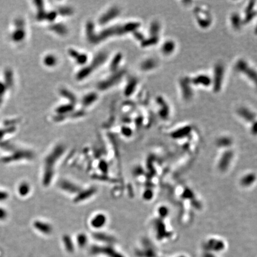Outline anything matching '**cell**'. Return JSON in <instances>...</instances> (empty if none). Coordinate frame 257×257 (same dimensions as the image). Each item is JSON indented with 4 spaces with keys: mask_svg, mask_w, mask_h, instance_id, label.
Wrapping results in <instances>:
<instances>
[{
    "mask_svg": "<svg viewBox=\"0 0 257 257\" xmlns=\"http://www.w3.org/2000/svg\"><path fill=\"white\" fill-rule=\"evenodd\" d=\"M236 73L243 76L251 84L256 86L257 73L256 69L245 58H239L236 60L233 66Z\"/></svg>",
    "mask_w": 257,
    "mask_h": 257,
    "instance_id": "6da1fadb",
    "label": "cell"
},
{
    "mask_svg": "<svg viewBox=\"0 0 257 257\" xmlns=\"http://www.w3.org/2000/svg\"><path fill=\"white\" fill-rule=\"evenodd\" d=\"M193 16L198 26L204 30L211 27L213 23V16L209 7L206 5H197L193 9Z\"/></svg>",
    "mask_w": 257,
    "mask_h": 257,
    "instance_id": "7a4b0ae2",
    "label": "cell"
},
{
    "mask_svg": "<svg viewBox=\"0 0 257 257\" xmlns=\"http://www.w3.org/2000/svg\"><path fill=\"white\" fill-rule=\"evenodd\" d=\"M225 76V67L221 61L215 63L212 67L211 89L215 94H219L223 89Z\"/></svg>",
    "mask_w": 257,
    "mask_h": 257,
    "instance_id": "3957f363",
    "label": "cell"
},
{
    "mask_svg": "<svg viewBox=\"0 0 257 257\" xmlns=\"http://www.w3.org/2000/svg\"><path fill=\"white\" fill-rule=\"evenodd\" d=\"M236 114L239 119L242 120L245 123L249 125V130L253 135H256V113L251 108L241 106L237 108L236 110Z\"/></svg>",
    "mask_w": 257,
    "mask_h": 257,
    "instance_id": "277c9868",
    "label": "cell"
},
{
    "mask_svg": "<svg viewBox=\"0 0 257 257\" xmlns=\"http://www.w3.org/2000/svg\"><path fill=\"white\" fill-rule=\"evenodd\" d=\"M178 88L180 97L184 102H190L195 96V88L193 87L191 76L184 75L178 80Z\"/></svg>",
    "mask_w": 257,
    "mask_h": 257,
    "instance_id": "5b68a950",
    "label": "cell"
},
{
    "mask_svg": "<svg viewBox=\"0 0 257 257\" xmlns=\"http://www.w3.org/2000/svg\"><path fill=\"white\" fill-rule=\"evenodd\" d=\"M155 106L157 116L161 120L166 121L170 118L171 115L170 105L162 95H158L156 97Z\"/></svg>",
    "mask_w": 257,
    "mask_h": 257,
    "instance_id": "8992f818",
    "label": "cell"
},
{
    "mask_svg": "<svg viewBox=\"0 0 257 257\" xmlns=\"http://www.w3.org/2000/svg\"><path fill=\"white\" fill-rule=\"evenodd\" d=\"M191 82L195 88H201L203 89L211 88L212 79L211 75L205 73H199L191 76Z\"/></svg>",
    "mask_w": 257,
    "mask_h": 257,
    "instance_id": "52a82bcc",
    "label": "cell"
},
{
    "mask_svg": "<svg viewBox=\"0 0 257 257\" xmlns=\"http://www.w3.org/2000/svg\"><path fill=\"white\" fill-rule=\"evenodd\" d=\"M159 64V61L157 58L153 56H148L141 61L139 67L142 72L149 73L157 69Z\"/></svg>",
    "mask_w": 257,
    "mask_h": 257,
    "instance_id": "ba28073f",
    "label": "cell"
},
{
    "mask_svg": "<svg viewBox=\"0 0 257 257\" xmlns=\"http://www.w3.org/2000/svg\"><path fill=\"white\" fill-rule=\"evenodd\" d=\"M177 43L171 38L163 40L160 46V53L164 57H170L176 52Z\"/></svg>",
    "mask_w": 257,
    "mask_h": 257,
    "instance_id": "9c48e42d",
    "label": "cell"
},
{
    "mask_svg": "<svg viewBox=\"0 0 257 257\" xmlns=\"http://www.w3.org/2000/svg\"><path fill=\"white\" fill-rule=\"evenodd\" d=\"M229 23L234 30L239 31L244 26L242 14L237 12H232L229 16Z\"/></svg>",
    "mask_w": 257,
    "mask_h": 257,
    "instance_id": "30bf717a",
    "label": "cell"
},
{
    "mask_svg": "<svg viewBox=\"0 0 257 257\" xmlns=\"http://www.w3.org/2000/svg\"><path fill=\"white\" fill-rule=\"evenodd\" d=\"M162 31V23L158 19H154L150 22L148 29V36H158Z\"/></svg>",
    "mask_w": 257,
    "mask_h": 257,
    "instance_id": "8fae6325",
    "label": "cell"
},
{
    "mask_svg": "<svg viewBox=\"0 0 257 257\" xmlns=\"http://www.w3.org/2000/svg\"><path fill=\"white\" fill-rule=\"evenodd\" d=\"M255 174L252 171H248L244 173L240 178V184L244 188H248L253 186L255 183Z\"/></svg>",
    "mask_w": 257,
    "mask_h": 257,
    "instance_id": "7c38bea8",
    "label": "cell"
},
{
    "mask_svg": "<svg viewBox=\"0 0 257 257\" xmlns=\"http://www.w3.org/2000/svg\"><path fill=\"white\" fill-rule=\"evenodd\" d=\"M139 85V80L135 77H130L125 88L124 94L126 97H130L135 93Z\"/></svg>",
    "mask_w": 257,
    "mask_h": 257,
    "instance_id": "4fadbf2b",
    "label": "cell"
},
{
    "mask_svg": "<svg viewBox=\"0 0 257 257\" xmlns=\"http://www.w3.org/2000/svg\"><path fill=\"white\" fill-rule=\"evenodd\" d=\"M161 37L149 36H147L140 42V47L142 48H150L157 45L160 42Z\"/></svg>",
    "mask_w": 257,
    "mask_h": 257,
    "instance_id": "5bb4252c",
    "label": "cell"
},
{
    "mask_svg": "<svg viewBox=\"0 0 257 257\" xmlns=\"http://www.w3.org/2000/svg\"><path fill=\"white\" fill-rule=\"evenodd\" d=\"M125 71L123 70H121L118 71L117 73H115L113 76H112L110 79H108L104 83L102 84V86L101 87L105 88L108 86H111V85L117 84L118 82L120 80L122 77L125 75Z\"/></svg>",
    "mask_w": 257,
    "mask_h": 257,
    "instance_id": "9a60e30c",
    "label": "cell"
},
{
    "mask_svg": "<svg viewBox=\"0 0 257 257\" xmlns=\"http://www.w3.org/2000/svg\"><path fill=\"white\" fill-rule=\"evenodd\" d=\"M106 220L107 219L106 215L102 214H98L92 218L90 221V224L94 228H101L106 224Z\"/></svg>",
    "mask_w": 257,
    "mask_h": 257,
    "instance_id": "2e32d148",
    "label": "cell"
},
{
    "mask_svg": "<svg viewBox=\"0 0 257 257\" xmlns=\"http://www.w3.org/2000/svg\"><path fill=\"white\" fill-rule=\"evenodd\" d=\"M120 13V10L119 8L116 7H114L111 8L109 11L106 13L105 15L102 16L100 19V22L101 23H106L110 20H112V19L116 18Z\"/></svg>",
    "mask_w": 257,
    "mask_h": 257,
    "instance_id": "e0dca14e",
    "label": "cell"
},
{
    "mask_svg": "<svg viewBox=\"0 0 257 257\" xmlns=\"http://www.w3.org/2000/svg\"><path fill=\"white\" fill-rule=\"evenodd\" d=\"M233 143V139L228 135L220 136L217 140V144L220 148H230Z\"/></svg>",
    "mask_w": 257,
    "mask_h": 257,
    "instance_id": "ac0fdd59",
    "label": "cell"
},
{
    "mask_svg": "<svg viewBox=\"0 0 257 257\" xmlns=\"http://www.w3.org/2000/svg\"><path fill=\"white\" fill-rule=\"evenodd\" d=\"M35 226L36 229L45 234H49L51 232V226L46 223L37 221L35 223Z\"/></svg>",
    "mask_w": 257,
    "mask_h": 257,
    "instance_id": "d6986e66",
    "label": "cell"
},
{
    "mask_svg": "<svg viewBox=\"0 0 257 257\" xmlns=\"http://www.w3.org/2000/svg\"><path fill=\"white\" fill-rule=\"evenodd\" d=\"M122 60V55L119 53L116 56V57L112 60L110 67L111 69L112 70H116L117 69V67L120 65L121 61Z\"/></svg>",
    "mask_w": 257,
    "mask_h": 257,
    "instance_id": "ffe728a7",
    "label": "cell"
},
{
    "mask_svg": "<svg viewBox=\"0 0 257 257\" xmlns=\"http://www.w3.org/2000/svg\"><path fill=\"white\" fill-rule=\"evenodd\" d=\"M44 64L49 67L54 66L57 63V58L53 55H47L44 59Z\"/></svg>",
    "mask_w": 257,
    "mask_h": 257,
    "instance_id": "44dd1931",
    "label": "cell"
},
{
    "mask_svg": "<svg viewBox=\"0 0 257 257\" xmlns=\"http://www.w3.org/2000/svg\"><path fill=\"white\" fill-rule=\"evenodd\" d=\"M73 104H69L67 106H61L57 108V112L60 115H64V114L69 112L73 110Z\"/></svg>",
    "mask_w": 257,
    "mask_h": 257,
    "instance_id": "7402d4cb",
    "label": "cell"
},
{
    "mask_svg": "<svg viewBox=\"0 0 257 257\" xmlns=\"http://www.w3.org/2000/svg\"><path fill=\"white\" fill-rule=\"evenodd\" d=\"M97 96L95 94H90L85 96L83 99V104L85 106H88L97 99Z\"/></svg>",
    "mask_w": 257,
    "mask_h": 257,
    "instance_id": "603a6c76",
    "label": "cell"
},
{
    "mask_svg": "<svg viewBox=\"0 0 257 257\" xmlns=\"http://www.w3.org/2000/svg\"><path fill=\"white\" fill-rule=\"evenodd\" d=\"M51 29L55 32L60 35H64L67 32V29L66 27L63 25L58 24L56 25H52L51 27Z\"/></svg>",
    "mask_w": 257,
    "mask_h": 257,
    "instance_id": "cb8c5ba5",
    "label": "cell"
},
{
    "mask_svg": "<svg viewBox=\"0 0 257 257\" xmlns=\"http://www.w3.org/2000/svg\"><path fill=\"white\" fill-rule=\"evenodd\" d=\"M61 94L64 97L69 99L71 103H74V102H75L76 101V98L75 95H73L72 93H71V92H70L68 90H66V89L61 90Z\"/></svg>",
    "mask_w": 257,
    "mask_h": 257,
    "instance_id": "d4e9b609",
    "label": "cell"
},
{
    "mask_svg": "<svg viewBox=\"0 0 257 257\" xmlns=\"http://www.w3.org/2000/svg\"><path fill=\"white\" fill-rule=\"evenodd\" d=\"M91 71H92V67L90 66L86 67V68L80 71V72H79V73L77 75V77L79 79H82L86 77L87 76H88L91 73Z\"/></svg>",
    "mask_w": 257,
    "mask_h": 257,
    "instance_id": "484cf974",
    "label": "cell"
},
{
    "mask_svg": "<svg viewBox=\"0 0 257 257\" xmlns=\"http://www.w3.org/2000/svg\"><path fill=\"white\" fill-rule=\"evenodd\" d=\"M132 34H133V36H134L135 39L136 40L139 41V42H141L142 41L143 39H144L145 38V37H146V36H145L144 34H142V32H141L140 31H139V30H136V31H135L134 32H133Z\"/></svg>",
    "mask_w": 257,
    "mask_h": 257,
    "instance_id": "4316f807",
    "label": "cell"
},
{
    "mask_svg": "<svg viewBox=\"0 0 257 257\" xmlns=\"http://www.w3.org/2000/svg\"><path fill=\"white\" fill-rule=\"evenodd\" d=\"M77 62L80 64H85L88 60V56L85 54H79V55L75 58Z\"/></svg>",
    "mask_w": 257,
    "mask_h": 257,
    "instance_id": "83f0119b",
    "label": "cell"
},
{
    "mask_svg": "<svg viewBox=\"0 0 257 257\" xmlns=\"http://www.w3.org/2000/svg\"><path fill=\"white\" fill-rule=\"evenodd\" d=\"M25 36V32L23 30H18L13 35V39L16 40H22Z\"/></svg>",
    "mask_w": 257,
    "mask_h": 257,
    "instance_id": "f1b7e54d",
    "label": "cell"
},
{
    "mask_svg": "<svg viewBox=\"0 0 257 257\" xmlns=\"http://www.w3.org/2000/svg\"><path fill=\"white\" fill-rule=\"evenodd\" d=\"M57 16V13L55 12H51L50 13H49L48 14H46L45 17H47L49 21H53V20L56 19Z\"/></svg>",
    "mask_w": 257,
    "mask_h": 257,
    "instance_id": "f546056e",
    "label": "cell"
},
{
    "mask_svg": "<svg viewBox=\"0 0 257 257\" xmlns=\"http://www.w3.org/2000/svg\"><path fill=\"white\" fill-rule=\"evenodd\" d=\"M60 13H61V14H62L61 15H65V16H67V15H69V14H71V10L70 9V8H61V10H60Z\"/></svg>",
    "mask_w": 257,
    "mask_h": 257,
    "instance_id": "4dcf8cb0",
    "label": "cell"
},
{
    "mask_svg": "<svg viewBox=\"0 0 257 257\" xmlns=\"http://www.w3.org/2000/svg\"><path fill=\"white\" fill-rule=\"evenodd\" d=\"M122 133L123 135H125L127 136H130L132 134V131L129 127H123L122 128Z\"/></svg>",
    "mask_w": 257,
    "mask_h": 257,
    "instance_id": "1f68e13d",
    "label": "cell"
}]
</instances>
